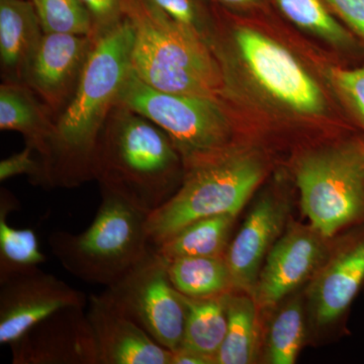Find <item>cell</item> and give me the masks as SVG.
<instances>
[{"label": "cell", "mask_w": 364, "mask_h": 364, "mask_svg": "<svg viewBox=\"0 0 364 364\" xmlns=\"http://www.w3.org/2000/svg\"><path fill=\"white\" fill-rule=\"evenodd\" d=\"M133 43V26L127 16L95 41L77 90L57 117L45 162L46 188H77L93 181L98 138L130 75Z\"/></svg>", "instance_id": "cell-1"}, {"label": "cell", "mask_w": 364, "mask_h": 364, "mask_svg": "<svg viewBox=\"0 0 364 364\" xmlns=\"http://www.w3.org/2000/svg\"><path fill=\"white\" fill-rule=\"evenodd\" d=\"M186 165L170 136L147 117L114 105L98 138L92 178L149 215L181 188Z\"/></svg>", "instance_id": "cell-2"}, {"label": "cell", "mask_w": 364, "mask_h": 364, "mask_svg": "<svg viewBox=\"0 0 364 364\" xmlns=\"http://www.w3.org/2000/svg\"><path fill=\"white\" fill-rule=\"evenodd\" d=\"M134 30L132 69L162 92L218 97L224 75L210 46L147 0H127Z\"/></svg>", "instance_id": "cell-3"}, {"label": "cell", "mask_w": 364, "mask_h": 364, "mask_svg": "<svg viewBox=\"0 0 364 364\" xmlns=\"http://www.w3.org/2000/svg\"><path fill=\"white\" fill-rule=\"evenodd\" d=\"M102 202L82 233L54 232L49 243L62 267L88 284L109 287L149 252L148 215L111 191L100 189Z\"/></svg>", "instance_id": "cell-4"}, {"label": "cell", "mask_w": 364, "mask_h": 364, "mask_svg": "<svg viewBox=\"0 0 364 364\" xmlns=\"http://www.w3.org/2000/svg\"><path fill=\"white\" fill-rule=\"evenodd\" d=\"M264 171V164L256 154L234 148L188 170L173 196L148 215L151 245H159L203 218L237 215L259 186Z\"/></svg>", "instance_id": "cell-5"}, {"label": "cell", "mask_w": 364, "mask_h": 364, "mask_svg": "<svg viewBox=\"0 0 364 364\" xmlns=\"http://www.w3.org/2000/svg\"><path fill=\"white\" fill-rule=\"evenodd\" d=\"M117 102L160 127L181 153L186 171L233 148V126L218 97L162 92L132 69Z\"/></svg>", "instance_id": "cell-6"}, {"label": "cell", "mask_w": 364, "mask_h": 364, "mask_svg": "<svg viewBox=\"0 0 364 364\" xmlns=\"http://www.w3.org/2000/svg\"><path fill=\"white\" fill-rule=\"evenodd\" d=\"M301 207L326 238L364 224V141H347L299 160Z\"/></svg>", "instance_id": "cell-7"}, {"label": "cell", "mask_w": 364, "mask_h": 364, "mask_svg": "<svg viewBox=\"0 0 364 364\" xmlns=\"http://www.w3.org/2000/svg\"><path fill=\"white\" fill-rule=\"evenodd\" d=\"M104 294L157 343L170 351L181 347L186 301L170 282L166 260L153 246L135 267L107 287Z\"/></svg>", "instance_id": "cell-8"}, {"label": "cell", "mask_w": 364, "mask_h": 364, "mask_svg": "<svg viewBox=\"0 0 364 364\" xmlns=\"http://www.w3.org/2000/svg\"><path fill=\"white\" fill-rule=\"evenodd\" d=\"M233 38L242 63L268 95L299 114L325 111L320 86L286 48L246 26H237Z\"/></svg>", "instance_id": "cell-9"}, {"label": "cell", "mask_w": 364, "mask_h": 364, "mask_svg": "<svg viewBox=\"0 0 364 364\" xmlns=\"http://www.w3.org/2000/svg\"><path fill=\"white\" fill-rule=\"evenodd\" d=\"M330 257L327 238L312 226L291 225L268 253L255 293L258 308L272 309L312 280Z\"/></svg>", "instance_id": "cell-10"}, {"label": "cell", "mask_w": 364, "mask_h": 364, "mask_svg": "<svg viewBox=\"0 0 364 364\" xmlns=\"http://www.w3.org/2000/svg\"><path fill=\"white\" fill-rule=\"evenodd\" d=\"M88 298L51 273L36 268L0 282V345H11L33 325Z\"/></svg>", "instance_id": "cell-11"}, {"label": "cell", "mask_w": 364, "mask_h": 364, "mask_svg": "<svg viewBox=\"0 0 364 364\" xmlns=\"http://www.w3.org/2000/svg\"><path fill=\"white\" fill-rule=\"evenodd\" d=\"M14 364H100L86 306L60 309L9 345Z\"/></svg>", "instance_id": "cell-12"}, {"label": "cell", "mask_w": 364, "mask_h": 364, "mask_svg": "<svg viewBox=\"0 0 364 364\" xmlns=\"http://www.w3.org/2000/svg\"><path fill=\"white\" fill-rule=\"evenodd\" d=\"M91 36L45 33L25 82L58 117L77 90L95 44Z\"/></svg>", "instance_id": "cell-13"}, {"label": "cell", "mask_w": 364, "mask_h": 364, "mask_svg": "<svg viewBox=\"0 0 364 364\" xmlns=\"http://www.w3.org/2000/svg\"><path fill=\"white\" fill-rule=\"evenodd\" d=\"M289 217V205L274 195L261 196L254 203L225 254L234 289L253 296L268 253L282 236Z\"/></svg>", "instance_id": "cell-14"}, {"label": "cell", "mask_w": 364, "mask_h": 364, "mask_svg": "<svg viewBox=\"0 0 364 364\" xmlns=\"http://www.w3.org/2000/svg\"><path fill=\"white\" fill-rule=\"evenodd\" d=\"M364 284V224L348 235L311 280L309 308L317 326L333 324L349 310Z\"/></svg>", "instance_id": "cell-15"}, {"label": "cell", "mask_w": 364, "mask_h": 364, "mask_svg": "<svg viewBox=\"0 0 364 364\" xmlns=\"http://www.w3.org/2000/svg\"><path fill=\"white\" fill-rule=\"evenodd\" d=\"M86 313L97 342L100 364L172 363V351L157 343L104 293L91 294Z\"/></svg>", "instance_id": "cell-16"}, {"label": "cell", "mask_w": 364, "mask_h": 364, "mask_svg": "<svg viewBox=\"0 0 364 364\" xmlns=\"http://www.w3.org/2000/svg\"><path fill=\"white\" fill-rule=\"evenodd\" d=\"M44 35L32 0H0V64L4 82H25Z\"/></svg>", "instance_id": "cell-17"}, {"label": "cell", "mask_w": 364, "mask_h": 364, "mask_svg": "<svg viewBox=\"0 0 364 364\" xmlns=\"http://www.w3.org/2000/svg\"><path fill=\"white\" fill-rule=\"evenodd\" d=\"M0 129L21 133L26 145L36 151L45 166L56 117L26 83L4 82L0 86Z\"/></svg>", "instance_id": "cell-18"}, {"label": "cell", "mask_w": 364, "mask_h": 364, "mask_svg": "<svg viewBox=\"0 0 364 364\" xmlns=\"http://www.w3.org/2000/svg\"><path fill=\"white\" fill-rule=\"evenodd\" d=\"M235 221L236 215H234L203 218L182 228L155 246V250L166 260L191 256H225Z\"/></svg>", "instance_id": "cell-19"}, {"label": "cell", "mask_w": 364, "mask_h": 364, "mask_svg": "<svg viewBox=\"0 0 364 364\" xmlns=\"http://www.w3.org/2000/svg\"><path fill=\"white\" fill-rule=\"evenodd\" d=\"M166 265L174 289L188 298H215L235 291L225 256L178 257L166 260Z\"/></svg>", "instance_id": "cell-20"}, {"label": "cell", "mask_w": 364, "mask_h": 364, "mask_svg": "<svg viewBox=\"0 0 364 364\" xmlns=\"http://www.w3.org/2000/svg\"><path fill=\"white\" fill-rule=\"evenodd\" d=\"M18 208L13 193L7 189L0 191V282L32 272L46 262L41 251L39 239L32 229H18L11 226L7 217Z\"/></svg>", "instance_id": "cell-21"}, {"label": "cell", "mask_w": 364, "mask_h": 364, "mask_svg": "<svg viewBox=\"0 0 364 364\" xmlns=\"http://www.w3.org/2000/svg\"><path fill=\"white\" fill-rule=\"evenodd\" d=\"M226 294L205 299L182 294L186 320L181 347L214 359L215 364L227 333Z\"/></svg>", "instance_id": "cell-22"}, {"label": "cell", "mask_w": 364, "mask_h": 364, "mask_svg": "<svg viewBox=\"0 0 364 364\" xmlns=\"http://www.w3.org/2000/svg\"><path fill=\"white\" fill-rule=\"evenodd\" d=\"M257 304L253 296L233 291L226 294V337L215 364H248L255 358Z\"/></svg>", "instance_id": "cell-23"}, {"label": "cell", "mask_w": 364, "mask_h": 364, "mask_svg": "<svg viewBox=\"0 0 364 364\" xmlns=\"http://www.w3.org/2000/svg\"><path fill=\"white\" fill-rule=\"evenodd\" d=\"M282 14L294 25L320 36L348 52H363V46L350 31L330 14L325 0H275Z\"/></svg>", "instance_id": "cell-24"}, {"label": "cell", "mask_w": 364, "mask_h": 364, "mask_svg": "<svg viewBox=\"0 0 364 364\" xmlns=\"http://www.w3.org/2000/svg\"><path fill=\"white\" fill-rule=\"evenodd\" d=\"M305 337L303 303L301 299L294 298L279 309L270 323L267 343L268 363H296Z\"/></svg>", "instance_id": "cell-25"}, {"label": "cell", "mask_w": 364, "mask_h": 364, "mask_svg": "<svg viewBox=\"0 0 364 364\" xmlns=\"http://www.w3.org/2000/svg\"><path fill=\"white\" fill-rule=\"evenodd\" d=\"M44 33L93 37L92 21L80 0H32Z\"/></svg>", "instance_id": "cell-26"}, {"label": "cell", "mask_w": 364, "mask_h": 364, "mask_svg": "<svg viewBox=\"0 0 364 364\" xmlns=\"http://www.w3.org/2000/svg\"><path fill=\"white\" fill-rule=\"evenodd\" d=\"M172 21L188 28L208 44V13L203 0H147Z\"/></svg>", "instance_id": "cell-27"}, {"label": "cell", "mask_w": 364, "mask_h": 364, "mask_svg": "<svg viewBox=\"0 0 364 364\" xmlns=\"http://www.w3.org/2000/svg\"><path fill=\"white\" fill-rule=\"evenodd\" d=\"M331 79L364 131V63L354 68H333Z\"/></svg>", "instance_id": "cell-28"}, {"label": "cell", "mask_w": 364, "mask_h": 364, "mask_svg": "<svg viewBox=\"0 0 364 364\" xmlns=\"http://www.w3.org/2000/svg\"><path fill=\"white\" fill-rule=\"evenodd\" d=\"M36 151L26 145L25 149L16 153L0 162V181H6L11 177L26 176L35 186L46 188L44 163ZM37 154V153H36Z\"/></svg>", "instance_id": "cell-29"}, {"label": "cell", "mask_w": 364, "mask_h": 364, "mask_svg": "<svg viewBox=\"0 0 364 364\" xmlns=\"http://www.w3.org/2000/svg\"><path fill=\"white\" fill-rule=\"evenodd\" d=\"M92 21L95 40L109 32L126 18L127 0H80Z\"/></svg>", "instance_id": "cell-30"}, {"label": "cell", "mask_w": 364, "mask_h": 364, "mask_svg": "<svg viewBox=\"0 0 364 364\" xmlns=\"http://www.w3.org/2000/svg\"><path fill=\"white\" fill-rule=\"evenodd\" d=\"M364 47V0H325Z\"/></svg>", "instance_id": "cell-31"}, {"label": "cell", "mask_w": 364, "mask_h": 364, "mask_svg": "<svg viewBox=\"0 0 364 364\" xmlns=\"http://www.w3.org/2000/svg\"><path fill=\"white\" fill-rule=\"evenodd\" d=\"M171 364H215V361L198 352L179 347L176 351H172Z\"/></svg>", "instance_id": "cell-32"}, {"label": "cell", "mask_w": 364, "mask_h": 364, "mask_svg": "<svg viewBox=\"0 0 364 364\" xmlns=\"http://www.w3.org/2000/svg\"><path fill=\"white\" fill-rule=\"evenodd\" d=\"M214 1L230 7H247L258 6L261 0H214Z\"/></svg>", "instance_id": "cell-33"}]
</instances>
